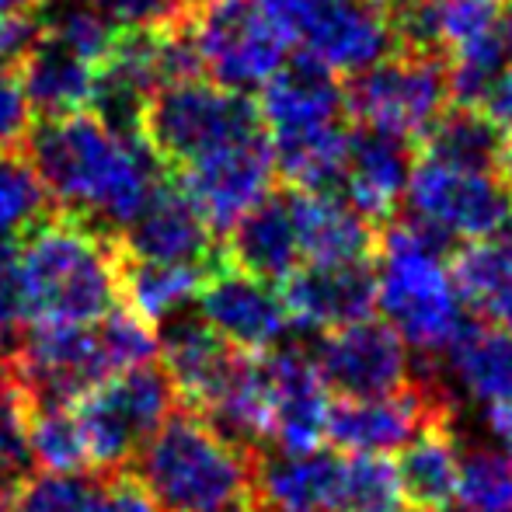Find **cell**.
Wrapping results in <instances>:
<instances>
[{"mask_svg":"<svg viewBox=\"0 0 512 512\" xmlns=\"http://www.w3.org/2000/svg\"><path fill=\"white\" fill-rule=\"evenodd\" d=\"M25 157L53 209L119 237L164 182V164L143 136H115L91 112L39 119Z\"/></svg>","mask_w":512,"mask_h":512,"instance_id":"1","label":"cell"},{"mask_svg":"<svg viewBox=\"0 0 512 512\" xmlns=\"http://www.w3.org/2000/svg\"><path fill=\"white\" fill-rule=\"evenodd\" d=\"M122 265L119 237L53 209L18 244L25 324L77 328L102 321L122 304Z\"/></svg>","mask_w":512,"mask_h":512,"instance_id":"2","label":"cell"},{"mask_svg":"<svg viewBox=\"0 0 512 512\" xmlns=\"http://www.w3.org/2000/svg\"><path fill=\"white\" fill-rule=\"evenodd\" d=\"M150 359H157V328L133 307L119 304L102 321L77 328L28 324L7 363L25 391L28 408H74L105 380Z\"/></svg>","mask_w":512,"mask_h":512,"instance_id":"3","label":"cell"},{"mask_svg":"<svg viewBox=\"0 0 512 512\" xmlns=\"http://www.w3.org/2000/svg\"><path fill=\"white\" fill-rule=\"evenodd\" d=\"M258 115L276 171L293 189L338 192L349 147V108L335 70L293 53L258 91Z\"/></svg>","mask_w":512,"mask_h":512,"instance_id":"4","label":"cell"},{"mask_svg":"<svg viewBox=\"0 0 512 512\" xmlns=\"http://www.w3.org/2000/svg\"><path fill=\"white\" fill-rule=\"evenodd\" d=\"M251 467L255 453L178 405L129 471L161 512H234L251 502Z\"/></svg>","mask_w":512,"mask_h":512,"instance_id":"5","label":"cell"},{"mask_svg":"<svg viewBox=\"0 0 512 512\" xmlns=\"http://www.w3.org/2000/svg\"><path fill=\"white\" fill-rule=\"evenodd\" d=\"M450 244L411 220L384 223L377 241V307L408 349L443 356L471 321L450 272Z\"/></svg>","mask_w":512,"mask_h":512,"instance_id":"6","label":"cell"},{"mask_svg":"<svg viewBox=\"0 0 512 512\" xmlns=\"http://www.w3.org/2000/svg\"><path fill=\"white\" fill-rule=\"evenodd\" d=\"M258 102L209 77L164 84L143 112V140L168 171H185L209 154L262 136Z\"/></svg>","mask_w":512,"mask_h":512,"instance_id":"7","label":"cell"},{"mask_svg":"<svg viewBox=\"0 0 512 512\" xmlns=\"http://www.w3.org/2000/svg\"><path fill=\"white\" fill-rule=\"evenodd\" d=\"M185 25L203 74L241 95L262 91L293 56L269 0H206L192 7Z\"/></svg>","mask_w":512,"mask_h":512,"instance_id":"8","label":"cell"},{"mask_svg":"<svg viewBox=\"0 0 512 512\" xmlns=\"http://www.w3.org/2000/svg\"><path fill=\"white\" fill-rule=\"evenodd\" d=\"M178 408V391L157 359L105 380L74 405L95 471H122Z\"/></svg>","mask_w":512,"mask_h":512,"instance_id":"9","label":"cell"},{"mask_svg":"<svg viewBox=\"0 0 512 512\" xmlns=\"http://www.w3.org/2000/svg\"><path fill=\"white\" fill-rule=\"evenodd\" d=\"M453 105L446 56L398 49L345 84V108L359 126L418 143Z\"/></svg>","mask_w":512,"mask_h":512,"instance_id":"10","label":"cell"},{"mask_svg":"<svg viewBox=\"0 0 512 512\" xmlns=\"http://www.w3.org/2000/svg\"><path fill=\"white\" fill-rule=\"evenodd\" d=\"M405 220L418 223L432 237L453 241H485L509 227L512 196L499 171H471L418 157L405 192Z\"/></svg>","mask_w":512,"mask_h":512,"instance_id":"11","label":"cell"},{"mask_svg":"<svg viewBox=\"0 0 512 512\" xmlns=\"http://www.w3.org/2000/svg\"><path fill=\"white\" fill-rule=\"evenodd\" d=\"M293 46L335 74H359L398 53V28L370 0H269Z\"/></svg>","mask_w":512,"mask_h":512,"instance_id":"12","label":"cell"},{"mask_svg":"<svg viewBox=\"0 0 512 512\" xmlns=\"http://www.w3.org/2000/svg\"><path fill=\"white\" fill-rule=\"evenodd\" d=\"M307 352L324 387L345 401L387 398L415 380L405 338L384 317H363L345 328L324 331Z\"/></svg>","mask_w":512,"mask_h":512,"instance_id":"13","label":"cell"},{"mask_svg":"<svg viewBox=\"0 0 512 512\" xmlns=\"http://www.w3.org/2000/svg\"><path fill=\"white\" fill-rule=\"evenodd\" d=\"M453 415V401L446 387L425 380H411L405 391L370 401H331L328 443L338 453L359 457H387L401 453L422 429L446 422Z\"/></svg>","mask_w":512,"mask_h":512,"instance_id":"14","label":"cell"},{"mask_svg":"<svg viewBox=\"0 0 512 512\" xmlns=\"http://www.w3.org/2000/svg\"><path fill=\"white\" fill-rule=\"evenodd\" d=\"M276 175V157H272L269 136L262 133L178 171L175 182L196 203L209 230L227 237V230L248 209H255L269 196L272 185H276Z\"/></svg>","mask_w":512,"mask_h":512,"instance_id":"15","label":"cell"},{"mask_svg":"<svg viewBox=\"0 0 512 512\" xmlns=\"http://www.w3.org/2000/svg\"><path fill=\"white\" fill-rule=\"evenodd\" d=\"M255 512H345V453L335 446L314 450H255L251 467Z\"/></svg>","mask_w":512,"mask_h":512,"instance_id":"16","label":"cell"},{"mask_svg":"<svg viewBox=\"0 0 512 512\" xmlns=\"http://www.w3.org/2000/svg\"><path fill=\"white\" fill-rule=\"evenodd\" d=\"M196 314L237 352L265 356L293 328L283 293L230 265H216L196 297Z\"/></svg>","mask_w":512,"mask_h":512,"instance_id":"17","label":"cell"},{"mask_svg":"<svg viewBox=\"0 0 512 512\" xmlns=\"http://www.w3.org/2000/svg\"><path fill=\"white\" fill-rule=\"evenodd\" d=\"M213 230L203 220L185 189L175 178L164 175L154 196L143 203L126 230L119 234L122 255L136 262L161 265H196V269H216L223 265L220 248L213 244Z\"/></svg>","mask_w":512,"mask_h":512,"instance_id":"18","label":"cell"},{"mask_svg":"<svg viewBox=\"0 0 512 512\" xmlns=\"http://www.w3.org/2000/svg\"><path fill=\"white\" fill-rule=\"evenodd\" d=\"M279 293L293 328L324 335L370 317L377 307V269L373 262H304Z\"/></svg>","mask_w":512,"mask_h":512,"instance_id":"19","label":"cell"},{"mask_svg":"<svg viewBox=\"0 0 512 512\" xmlns=\"http://www.w3.org/2000/svg\"><path fill=\"white\" fill-rule=\"evenodd\" d=\"M418 164V143L380 133L370 126L349 129L338 196L349 199L366 220L391 223L398 206L405 203L411 171Z\"/></svg>","mask_w":512,"mask_h":512,"instance_id":"20","label":"cell"},{"mask_svg":"<svg viewBox=\"0 0 512 512\" xmlns=\"http://www.w3.org/2000/svg\"><path fill=\"white\" fill-rule=\"evenodd\" d=\"M265 373L272 391L269 446L279 450H314L328 439L331 398L304 345H276L265 352Z\"/></svg>","mask_w":512,"mask_h":512,"instance_id":"21","label":"cell"},{"mask_svg":"<svg viewBox=\"0 0 512 512\" xmlns=\"http://www.w3.org/2000/svg\"><path fill=\"white\" fill-rule=\"evenodd\" d=\"M220 258L223 265L244 272V276L262 279L269 286H283L304 265V244H300L290 189H272L255 209H248L227 230Z\"/></svg>","mask_w":512,"mask_h":512,"instance_id":"22","label":"cell"},{"mask_svg":"<svg viewBox=\"0 0 512 512\" xmlns=\"http://www.w3.org/2000/svg\"><path fill=\"white\" fill-rule=\"evenodd\" d=\"M157 356L178 391V405L199 411L234 366L237 349L223 342L199 314L182 310L157 324Z\"/></svg>","mask_w":512,"mask_h":512,"instance_id":"23","label":"cell"},{"mask_svg":"<svg viewBox=\"0 0 512 512\" xmlns=\"http://www.w3.org/2000/svg\"><path fill=\"white\" fill-rule=\"evenodd\" d=\"M46 25V21H42ZM95 63L42 28V39L18 67L21 91L35 119H63L91 108L95 95Z\"/></svg>","mask_w":512,"mask_h":512,"instance_id":"24","label":"cell"},{"mask_svg":"<svg viewBox=\"0 0 512 512\" xmlns=\"http://www.w3.org/2000/svg\"><path fill=\"white\" fill-rule=\"evenodd\" d=\"M297 213L304 262H373L377 255V223L366 220L338 192L290 189Z\"/></svg>","mask_w":512,"mask_h":512,"instance_id":"25","label":"cell"},{"mask_svg":"<svg viewBox=\"0 0 512 512\" xmlns=\"http://www.w3.org/2000/svg\"><path fill=\"white\" fill-rule=\"evenodd\" d=\"M460 457H464V450L457 446L450 418L418 432L398 453V464H394L401 506H408V512L450 509L460 488Z\"/></svg>","mask_w":512,"mask_h":512,"instance_id":"26","label":"cell"},{"mask_svg":"<svg viewBox=\"0 0 512 512\" xmlns=\"http://www.w3.org/2000/svg\"><path fill=\"white\" fill-rule=\"evenodd\" d=\"M443 370L471 401L485 408L512 401V331L467 321L443 352Z\"/></svg>","mask_w":512,"mask_h":512,"instance_id":"27","label":"cell"},{"mask_svg":"<svg viewBox=\"0 0 512 512\" xmlns=\"http://www.w3.org/2000/svg\"><path fill=\"white\" fill-rule=\"evenodd\" d=\"M450 272L464 304L488 317V324L512 331V220L502 234L453 251Z\"/></svg>","mask_w":512,"mask_h":512,"instance_id":"28","label":"cell"},{"mask_svg":"<svg viewBox=\"0 0 512 512\" xmlns=\"http://www.w3.org/2000/svg\"><path fill=\"white\" fill-rule=\"evenodd\" d=\"M418 147L429 161L471 171H495L502 150H506V133L488 119L485 108L450 105L436 119V126L418 140Z\"/></svg>","mask_w":512,"mask_h":512,"instance_id":"29","label":"cell"},{"mask_svg":"<svg viewBox=\"0 0 512 512\" xmlns=\"http://www.w3.org/2000/svg\"><path fill=\"white\" fill-rule=\"evenodd\" d=\"M209 272L213 269L126 258V265H122V304L133 307L143 321H150L157 328L168 317L189 310V304L199 297V290L209 279Z\"/></svg>","mask_w":512,"mask_h":512,"instance_id":"30","label":"cell"},{"mask_svg":"<svg viewBox=\"0 0 512 512\" xmlns=\"http://www.w3.org/2000/svg\"><path fill=\"white\" fill-rule=\"evenodd\" d=\"M25 443H28V460L32 471H49V474H81L95 471L91 460L88 439L77 422L74 408H28L25 422Z\"/></svg>","mask_w":512,"mask_h":512,"instance_id":"31","label":"cell"},{"mask_svg":"<svg viewBox=\"0 0 512 512\" xmlns=\"http://www.w3.org/2000/svg\"><path fill=\"white\" fill-rule=\"evenodd\" d=\"M49 213H53L49 192L28 164L25 150L0 154V241H14V237L21 241Z\"/></svg>","mask_w":512,"mask_h":512,"instance_id":"32","label":"cell"},{"mask_svg":"<svg viewBox=\"0 0 512 512\" xmlns=\"http://www.w3.org/2000/svg\"><path fill=\"white\" fill-rule=\"evenodd\" d=\"M509 63H512V56H509L506 42L499 39V32H492V35H485V39L450 53L446 56V74H450L453 105L481 108Z\"/></svg>","mask_w":512,"mask_h":512,"instance_id":"33","label":"cell"},{"mask_svg":"<svg viewBox=\"0 0 512 512\" xmlns=\"http://www.w3.org/2000/svg\"><path fill=\"white\" fill-rule=\"evenodd\" d=\"M457 502L464 512H512V453L467 450L460 457Z\"/></svg>","mask_w":512,"mask_h":512,"instance_id":"34","label":"cell"},{"mask_svg":"<svg viewBox=\"0 0 512 512\" xmlns=\"http://www.w3.org/2000/svg\"><path fill=\"white\" fill-rule=\"evenodd\" d=\"M98 488H102V471H32L21 481L11 512H91L98 502Z\"/></svg>","mask_w":512,"mask_h":512,"instance_id":"35","label":"cell"},{"mask_svg":"<svg viewBox=\"0 0 512 512\" xmlns=\"http://www.w3.org/2000/svg\"><path fill=\"white\" fill-rule=\"evenodd\" d=\"M25 422H28V398L14 377L11 363L0 359V467L14 474H32L25 443Z\"/></svg>","mask_w":512,"mask_h":512,"instance_id":"36","label":"cell"},{"mask_svg":"<svg viewBox=\"0 0 512 512\" xmlns=\"http://www.w3.org/2000/svg\"><path fill=\"white\" fill-rule=\"evenodd\" d=\"M91 4L98 7L115 39L133 32H157V28L178 25L189 18L185 0H91Z\"/></svg>","mask_w":512,"mask_h":512,"instance_id":"37","label":"cell"},{"mask_svg":"<svg viewBox=\"0 0 512 512\" xmlns=\"http://www.w3.org/2000/svg\"><path fill=\"white\" fill-rule=\"evenodd\" d=\"M25 307H21L18 244L0 241V359H11L25 335Z\"/></svg>","mask_w":512,"mask_h":512,"instance_id":"38","label":"cell"},{"mask_svg":"<svg viewBox=\"0 0 512 512\" xmlns=\"http://www.w3.org/2000/svg\"><path fill=\"white\" fill-rule=\"evenodd\" d=\"M32 126L35 115L21 91L18 70H4L0 74V154H21Z\"/></svg>","mask_w":512,"mask_h":512,"instance_id":"39","label":"cell"},{"mask_svg":"<svg viewBox=\"0 0 512 512\" xmlns=\"http://www.w3.org/2000/svg\"><path fill=\"white\" fill-rule=\"evenodd\" d=\"M91 512H161L157 502L147 495V488L133 478L129 467L122 471H102V488Z\"/></svg>","mask_w":512,"mask_h":512,"instance_id":"40","label":"cell"},{"mask_svg":"<svg viewBox=\"0 0 512 512\" xmlns=\"http://www.w3.org/2000/svg\"><path fill=\"white\" fill-rule=\"evenodd\" d=\"M42 14H0V74L18 70L42 39Z\"/></svg>","mask_w":512,"mask_h":512,"instance_id":"41","label":"cell"},{"mask_svg":"<svg viewBox=\"0 0 512 512\" xmlns=\"http://www.w3.org/2000/svg\"><path fill=\"white\" fill-rule=\"evenodd\" d=\"M488 112V119L495 122V126L506 133V140H512V63L506 70H502V77L495 81L492 95L485 98V105H481Z\"/></svg>","mask_w":512,"mask_h":512,"instance_id":"42","label":"cell"},{"mask_svg":"<svg viewBox=\"0 0 512 512\" xmlns=\"http://www.w3.org/2000/svg\"><path fill=\"white\" fill-rule=\"evenodd\" d=\"M485 418H488V432H492V436L499 439L502 450L512 453V401H509V405L488 408Z\"/></svg>","mask_w":512,"mask_h":512,"instance_id":"43","label":"cell"},{"mask_svg":"<svg viewBox=\"0 0 512 512\" xmlns=\"http://www.w3.org/2000/svg\"><path fill=\"white\" fill-rule=\"evenodd\" d=\"M25 478L28 474H14V471H4V467H0V512L14 509V495H18V488Z\"/></svg>","mask_w":512,"mask_h":512,"instance_id":"44","label":"cell"},{"mask_svg":"<svg viewBox=\"0 0 512 512\" xmlns=\"http://www.w3.org/2000/svg\"><path fill=\"white\" fill-rule=\"evenodd\" d=\"M49 0H0V14H35Z\"/></svg>","mask_w":512,"mask_h":512,"instance_id":"45","label":"cell"},{"mask_svg":"<svg viewBox=\"0 0 512 512\" xmlns=\"http://www.w3.org/2000/svg\"><path fill=\"white\" fill-rule=\"evenodd\" d=\"M373 7H380V11L387 14V18H401L405 11H411L415 4H422V0H370Z\"/></svg>","mask_w":512,"mask_h":512,"instance_id":"46","label":"cell"},{"mask_svg":"<svg viewBox=\"0 0 512 512\" xmlns=\"http://www.w3.org/2000/svg\"><path fill=\"white\" fill-rule=\"evenodd\" d=\"M499 178H502V185L509 189V196H512V140H506V150H502V157H499Z\"/></svg>","mask_w":512,"mask_h":512,"instance_id":"47","label":"cell"},{"mask_svg":"<svg viewBox=\"0 0 512 512\" xmlns=\"http://www.w3.org/2000/svg\"><path fill=\"white\" fill-rule=\"evenodd\" d=\"M199 4H206V0H185V7H189V11H192V7H199Z\"/></svg>","mask_w":512,"mask_h":512,"instance_id":"48","label":"cell"},{"mask_svg":"<svg viewBox=\"0 0 512 512\" xmlns=\"http://www.w3.org/2000/svg\"><path fill=\"white\" fill-rule=\"evenodd\" d=\"M488 4H495V7H502V4H509V0H488Z\"/></svg>","mask_w":512,"mask_h":512,"instance_id":"49","label":"cell"},{"mask_svg":"<svg viewBox=\"0 0 512 512\" xmlns=\"http://www.w3.org/2000/svg\"><path fill=\"white\" fill-rule=\"evenodd\" d=\"M234 512H255V509H251V502H248V506H241V509H234Z\"/></svg>","mask_w":512,"mask_h":512,"instance_id":"50","label":"cell"},{"mask_svg":"<svg viewBox=\"0 0 512 512\" xmlns=\"http://www.w3.org/2000/svg\"><path fill=\"white\" fill-rule=\"evenodd\" d=\"M446 512H450V509H446ZM460 512H464V509H460Z\"/></svg>","mask_w":512,"mask_h":512,"instance_id":"51","label":"cell"}]
</instances>
